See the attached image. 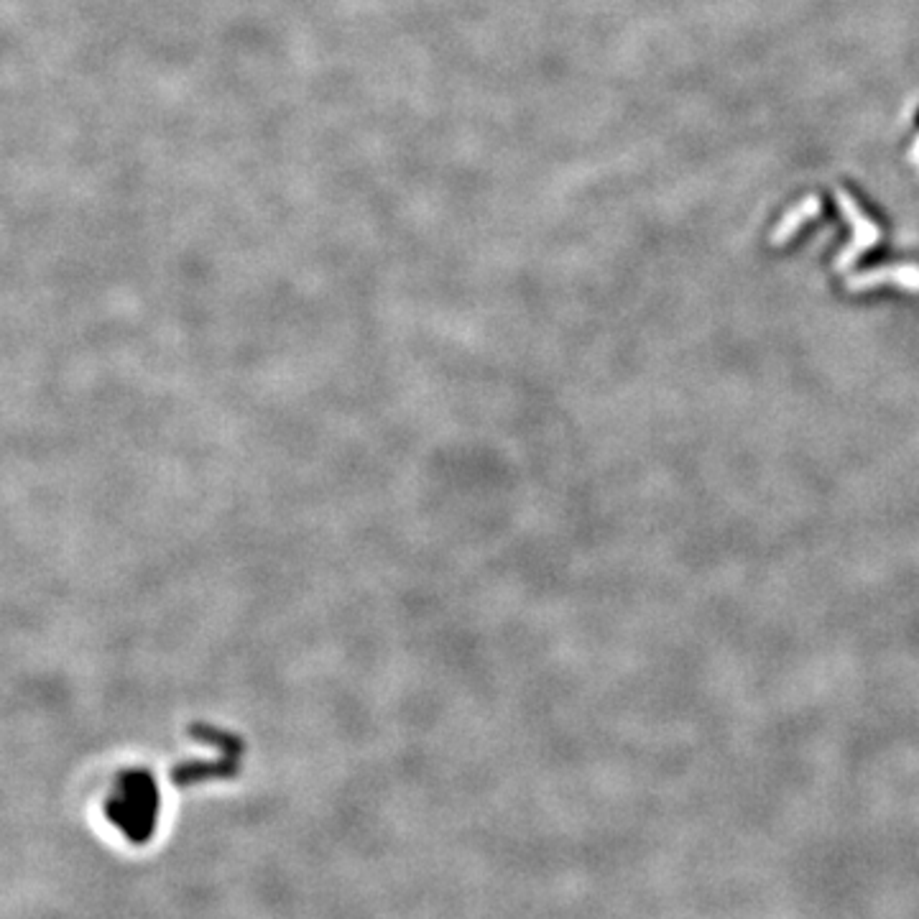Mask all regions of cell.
<instances>
[{"mask_svg":"<svg viewBox=\"0 0 919 919\" xmlns=\"http://www.w3.org/2000/svg\"><path fill=\"white\" fill-rule=\"evenodd\" d=\"M156 794L151 790V784L146 779H129L123 784V791H121V799L113 810V820L126 830L129 835H133V840H141V835L149 833L151 822H153V799Z\"/></svg>","mask_w":919,"mask_h":919,"instance_id":"1","label":"cell"}]
</instances>
